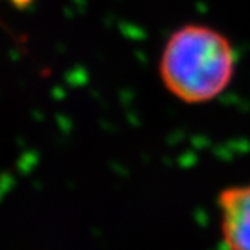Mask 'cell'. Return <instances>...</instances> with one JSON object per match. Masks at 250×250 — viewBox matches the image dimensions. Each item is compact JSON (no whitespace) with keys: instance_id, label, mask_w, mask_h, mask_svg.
<instances>
[{"instance_id":"2","label":"cell","mask_w":250,"mask_h":250,"mask_svg":"<svg viewBox=\"0 0 250 250\" xmlns=\"http://www.w3.org/2000/svg\"><path fill=\"white\" fill-rule=\"evenodd\" d=\"M223 240L229 250H250V184L234 186L219 194Z\"/></svg>"},{"instance_id":"1","label":"cell","mask_w":250,"mask_h":250,"mask_svg":"<svg viewBox=\"0 0 250 250\" xmlns=\"http://www.w3.org/2000/svg\"><path fill=\"white\" fill-rule=\"evenodd\" d=\"M237 48L222 30L205 23L176 27L158 59V76L166 91L184 104L219 98L234 82Z\"/></svg>"},{"instance_id":"3","label":"cell","mask_w":250,"mask_h":250,"mask_svg":"<svg viewBox=\"0 0 250 250\" xmlns=\"http://www.w3.org/2000/svg\"><path fill=\"white\" fill-rule=\"evenodd\" d=\"M35 0H9V3L15 8V9H20V11H24V9H29L32 5H33Z\"/></svg>"}]
</instances>
